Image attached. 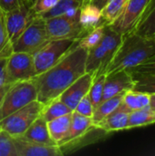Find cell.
I'll return each instance as SVG.
<instances>
[{
  "instance_id": "1",
  "label": "cell",
  "mask_w": 155,
  "mask_h": 156,
  "mask_svg": "<svg viewBox=\"0 0 155 156\" xmlns=\"http://www.w3.org/2000/svg\"><path fill=\"white\" fill-rule=\"evenodd\" d=\"M88 49L79 44L43 73L34 77L37 101L44 105L57 99L71 83L86 72Z\"/></svg>"
},
{
  "instance_id": "9",
  "label": "cell",
  "mask_w": 155,
  "mask_h": 156,
  "mask_svg": "<svg viewBox=\"0 0 155 156\" xmlns=\"http://www.w3.org/2000/svg\"><path fill=\"white\" fill-rule=\"evenodd\" d=\"M6 77L10 85L36 77L33 56L26 52L13 51L6 59Z\"/></svg>"
},
{
  "instance_id": "13",
  "label": "cell",
  "mask_w": 155,
  "mask_h": 156,
  "mask_svg": "<svg viewBox=\"0 0 155 156\" xmlns=\"http://www.w3.org/2000/svg\"><path fill=\"white\" fill-rule=\"evenodd\" d=\"M134 88V80L130 70L122 69L106 74L102 101Z\"/></svg>"
},
{
  "instance_id": "17",
  "label": "cell",
  "mask_w": 155,
  "mask_h": 156,
  "mask_svg": "<svg viewBox=\"0 0 155 156\" xmlns=\"http://www.w3.org/2000/svg\"><path fill=\"white\" fill-rule=\"evenodd\" d=\"M18 138L47 145H58L50 138L47 122L41 115L37 120H35L33 123L27 128V130Z\"/></svg>"
},
{
  "instance_id": "12",
  "label": "cell",
  "mask_w": 155,
  "mask_h": 156,
  "mask_svg": "<svg viewBox=\"0 0 155 156\" xmlns=\"http://www.w3.org/2000/svg\"><path fill=\"white\" fill-rule=\"evenodd\" d=\"M94 76L93 72H85L58 97V100L73 112L79 101L89 93Z\"/></svg>"
},
{
  "instance_id": "24",
  "label": "cell",
  "mask_w": 155,
  "mask_h": 156,
  "mask_svg": "<svg viewBox=\"0 0 155 156\" xmlns=\"http://www.w3.org/2000/svg\"><path fill=\"white\" fill-rule=\"evenodd\" d=\"M153 123H155V112L151 110L150 107H146L130 112L127 129L147 126Z\"/></svg>"
},
{
  "instance_id": "27",
  "label": "cell",
  "mask_w": 155,
  "mask_h": 156,
  "mask_svg": "<svg viewBox=\"0 0 155 156\" xmlns=\"http://www.w3.org/2000/svg\"><path fill=\"white\" fill-rule=\"evenodd\" d=\"M75 6L81 7L80 0H58L54 7H52L47 13L41 15L40 16L43 17L44 19H48V18H51V17H55V16H64L67 14V12L69 9H71Z\"/></svg>"
},
{
  "instance_id": "20",
  "label": "cell",
  "mask_w": 155,
  "mask_h": 156,
  "mask_svg": "<svg viewBox=\"0 0 155 156\" xmlns=\"http://www.w3.org/2000/svg\"><path fill=\"white\" fill-rule=\"evenodd\" d=\"M125 92H122V93L117 94L111 98H109L107 100L102 101L94 109V112H93V115L91 117L93 126L97 122H99L100 120H102L103 118H105L106 116H108L109 114H111V112H113L115 110H117L119 108V106L122 102L123 96H124Z\"/></svg>"
},
{
  "instance_id": "11",
  "label": "cell",
  "mask_w": 155,
  "mask_h": 156,
  "mask_svg": "<svg viewBox=\"0 0 155 156\" xmlns=\"http://www.w3.org/2000/svg\"><path fill=\"white\" fill-rule=\"evenodd\" d=\"M31 4L25 1L17 7L5 13L6 30L12 45L36 16L31 11Z\"/></svg>"
},
{
  "instance_id": "4",
  "label": "cell",
  "mask_w": 155,
  "mask_h": 156,
  "mask_svg": "<svg viewBox=\"0 0 155 156\" xmlns=\"http://www.w3.org/2000/svg\"><path fill=\"white\" fill-rule=\"evenodd\" d=\"M36 100L37 92L32 80L11 84L0 101V122Z\"/></svg>"
},
{
  "instance_id": "2",
  "label": "cell",
  "mask_w": 155,
  "mask_h": 156,
  "mask_svg": "<svg viewBox=\"0 0 155 156\" xmlns=\"http://www.w3.org/2000/svg\"><path fill=\"white\" fill-rule=\"evenodd\" d=\"M155 55V39L145 37L134 31L122 35V42L104 74L130 70Z\"/></svg>"
},
{
  "instance_id": "39",
  "label": "cell",
  "mask_w": 155,
  "mask_h": 156,
  "mask_svg": "<svg viewBox=\"0 0 155 156\" xmlns=\"http://www.w3.org/2000/svg\"><path fill=\"white\" fill-rule=\"evenodd\" d=\"M80 3H81V6H83L87 4H90V0H80Z\"/></svg>"
},
{
  "instance_id": "10",
  "label": "cell",
  "mask_w": 155,
  "mask_h": 156,
  "mask_svg": "<svg viewBox=\"0 0 155 156\" xmlns=\"http://www.w3.org/2000/svg\"><path fill=\"white\" fill-rule=\"evenodd\" d=\"M153 0H129L122 15L110 27L122 35L132 32Z\"/></svg>"
},
{
  "instance_id": "29",
  "label": "cell",
  "mask_w": 155,
  "mask_h": 156,
  "mask_svg": "<svg viewBox=\"0 0 155 156\" xmlns=\"http://www.w3.org/2000/svg\"><path fill=\"white\" fill-rule=\"evenodd\" d=\"M106 74H101L99 76H94L92 84L89 90L88 96L94 107V109L101 102L103 96V88L105 82Z\"/></svg>"
},
{
  "instance_id": "40",
  "label": "cell",
  "mask_w": 155,
  "mask_h": 156,
  "mask_svg": "<svg viewBox=\"0 0 155 156\" xmlns=\"http://www.w3.org/2000/svg\"><path fill=\"white\" fill-rule=\"evenodd\" d=\"M153 38H154V39H155V35H154V36H153Z\"/></svg>"
},
{
  "instance_id": "5",
  "label": "cell",
  "mask_w": 155,
  "mask_h": 156,
  "mask_svg": "<svg viewBox=\"0 0 155 156\" xmlns=\"http://www.w3.org/2000/svg\"><path fill=\"white\" fill-rule=\"evenodd\" d=\"M79 39H57L48 41L32 55L36 76L54 66L70 49L75 48L79 44Z\"/></svg>"
},
{
  "instance_id": "7",
  "label": "cell",
  "mask_w": 155,
  "mask_h": 156,
  "mask_svg": "<svg viewBox=\"0 0 155 156\" xmlns=\"http://www.w3.org/2000/svg\"><path fill=\"white\" fill-rule=\"evenodd\" d=\"M48 41L46 21L40 16H36L12 45V48L13 51L26 52L33 55Z\"/></svg>"
},
{
  "instance_id": "6",
  "label": "cell",
  "mask_w": 155,
  "mask_h": 156,
  "mask_svg": "<svg viewBox=\"0 0 155 156\" xmlns=\"http://www.w3.org/2000/svg\"><path fill=\"white\" fill-rule=\"evenodd\" d=\"M44 106L37 100L29 102L1 121L0 130L6 132L14 138L20 137L33 122L41 115Z\"/></svg>"
},
{
  "instance_id": "16",
  "label": "cell",
  "mask_w": 155,
  "mask_h": 156,
  "mask_svg": "<svg viewBox=\"0 0 155 156\" xmlns=\"http://www.w3.org/2000/svg\"><path fill=\"white\" fill-rule=\"evenodd\" d=\"M91 128H93L91 118L79 115L73 112L69 133L65 138V140L59 144V146L62 147L68 144L74 143L76 141L80 140L90 131Z\"/></svg>"
},
{
  "instance_id": "37",
  "label": "cell",
  "mask_w": 155,
  "mask_h": 156,
  "mask_svg": "<svg viewBox=\"0 0 155 156\" xmlns=\"http://www.w3.org/2000/svg\"><path fill=\"white\" fill-rule=\"evenodd\" d=\"M107 1L108 0H90V4H92V5H96L97 7H99L100 9H101Z\"/></svg>"
},
{
  "instance_id": "15",
  "label": "cell",
  "mask_w": 155,
  "mask_h": 156,
  "mask_svg": "<svg viewBox=\"0 0 155 156\" xmlns=\"http://www.w3.org/2000/svg\"><path fill=\"white\" fill-rule=\"evenodd\" d=\"M129 114L130 112L123 107L122 104H121L117 110L100 120L93 127L97 128L98 130H101L106 133L126 130L128 127Z\"/></svg>"
},
{
  "instance_id": "22",
  "label": "cell",
  "mask_w": 155,
  "mask_h": 156,
  "mask_svg": "<svg viewBox=\"0 0 155 156\" xmlns=\"http://www.w3.org/2000/svg\"><path fill=\"white\" fill-rule=\"evenodd\" d=\"M149 102L150 94L135 90H130L124 93L122 104L131 112L149 107Z\"/></svg>"
},
{
  "instance_id": "26",
  "label": "cell",
  "mask_w": 155,
  "mask_h": 156,
  "mask_svg": "<svg viewBox=\"0 0 155 156\" xmlns=\"http://www.w3.org/2000/svg\"><path fill=\"white\" fill-rule=\"evenodd\" d=\"M134 80L133 90L145 92L148 94L155 93V73L154 74H141L131 72Z\"/></svg>"
},
{
  "instance_id": "8",
  "label": "cell",
  "mask_w": 155,
  "mask_h": 156,
  "mask_svg": "<svg viewBox=\"0 0 155 156\" xmlns=\"http://www.w3.org/2000/svg\"><path fill=\"white\" fill-rule=\"evenodd\" d=\"M48 39H81L87 33L79 22V16H59L45 19Z\"/></svg>"
},
{
  "instance_id": "30",
  "label": "cell",
  "mask_w": 155,
  "mask_h": 156,
  "mask_svg": "<svg viewBox=\"0 0 155 156\" xmlns=\"http://www.w3.org/2000/svg\"><path fill=\"white\" fill-rule=\"evenodd\" d=\"M12 52L13 48L6 30L5 12L0 8V58H8Z\"/></svg>"
},
{
  "instance_id": "21",
  "label": "cell",
  "mask_w": 155,
  "mask_h": 156,
  "mask_svg": "<svg viewBox=\"0 0 155 156\" xmlns=\"http://www.w3.org/2000/svg\"><path fill=\"white\" fill-rule=\"evenodd\" d=\"M133 31L145 37H153L155 35V0L151 2Z\"/></svg>"
},
{
  "instance_id": "25",
  "label": "cell",
  "mask_w": 155,
  "mask_h": 156,
  "mask_svg": "<svg viewBox=\"0 0 155 156\" xmlns=\"http://www.w3.org/2000/svg\"><path fill=\"white\" fill-rule=\"evenodd\" d=\"M70 112H72V111L60 100H58V98H57L44 106L41 116L48 122Z\"/></svg>"
},
{
  "instance_id": "31",
  "label": "cell",
  "mask_w": 155,
  "mask_h": 156,
  "mask_svg": "<svg viewBox=\"0 0 155 156\" xmlns=\"http://www.w3.org/2000/svg\"><path fill=\"white\" fill-rule=\"evenodd\" d=\"M0 156H17L14 137L0 130Z\"/></svg>"
},
{
  "instance_id": "19",
  "label": "cell",
  "mask_w": 155,
  "mask_h": 156,
  "mask_svg": "<svg viewBox=\"0 0 155 156\" xmlns=\"http://www.w3.org/2000/svg\"><path fill=\"white\" fill-rule=\"evenodd\" d=\"M79 22L81 27L88 32L100 25L105 24L101 17L100 9L92 4H87L80 7Z\"/></svg>"
},
{
  "instance_id": "18",
  "label": "cell",
  "mask_w": 155,
  "mask_h": 156,
  "mask_svg": "<svg viewBox=\"0 0 155 156\" xmlns=\"http://www.w3.org/2000/svg\"><path fill=\"white\" fill-rule=\"evenodd\" d=\"M72 112L65 114L63 116H60L47 122L49 136L52 139V141L58 145H59L65 140L69 133Z\"/></svg>"
},
{
  "instance_id": "38",
  "label": "cell",
  "mask_w": 155,
  "mask_h": 156,
  "mask_svg": "<svg viewBox=\"0 0 155 156\" xmlns=\"http://www.w3.org/2000/svg\"><path fill=\"white\" fill-rule=\"evenodd\" d=\"M149 107L151 110L155 112V93L150 94V102H149Z\"/></svg>"
},
{
  "instance_id": "3",
  "label": "cell",
  "mask_w": 155,
  "mask_h": 156,
  "mask_svg": "<svg viewBox=\"0 0 155 156\" xmlns=\"http://www.w3.org/2000/svg\"><path fill=\"white\" fill-rule=\"evenodd\" d=\"M122 39V35L110 26H105L104 35L100 42L89 49L86 60V72H93L95 76L105 73L106 68L113 58Z\"/></svg>"
},
{
  "instance_id": "36",
  "label": "cell",
  "mask_w": 155,
  "mask_h": 156,
  "mask_svg": "<svg viewBox=\"0 0 155 156\" xmlns=\"http://www.w3.org/2000/svg\"><path fill=\"white\" fill-rule=\"evenodd\" d=\"M25 1L26 0H0V8L5 13L17 7Z\"/></svg>"
},
{
  "instance_id": "33",
  "label": "cell",
  "mask_w": 155,
  "mask_h": 156,
  "mask_svg": "<svg viewBox=\"0 0 155 156\" xmlns=\"http://www.w3.org/2000/svg\"><path fill=\"white\" fill-rule=\"evenodd\" d=\"M73 112L79 115L85 116V117H90V118L92 117L93 112H94V107H93L88 94L79 101V102L77 104V106Z\"/></svg>"
},
{
  "instance_id": "32",
  "label": "cell",
  "mask_w": 155,
  "mask_h": 156,
  "mask_svg": "<svg viewBox=\"0 0 155 156\" xmlns=\"http://www.w3.org/2000/svg\"><path fill=\"white\" fill-rule=\"evenodd\" d=\"M58 1V0H34L30 8L35 16H41L54 7Z\"/></svg>"
},
{
  "instance_id": "28",
  "label": "cell",
  "mask_w": 155,
  "mask_h": 156,
  "mask_svg": "<svg viewBox=\"0 0 155 156\" xmlns=\"http://www.w3.org/2000/svg\"><path fill=\"white\" fill-rule=\"evenodd\" d=\"M105 24L100 25L98 27H96L95 28L91 29L90 32H88L81 39H79V46L81 48H84L86 49H90L92 48H94L95 46H97L103 35H104V29H105Z\"/></svg>"
},
{
  "instance_id": "23",
  "label": "cell",
  "mask_w": 155,
  "mask_h": 156,
  "mask_svg": "<svg viewBox=\"0 0 155 156\" xmlns=\"http://www.w3.org/2000/svg\"><path fill=\"white\" fill-rule=\"evenodd\" d=\"M129 0H108L100 9L101 17L105 25H111L123 12Z\"/></svg>"
},
{
  "instance_id": "35",
  "label": "cell",
  "mask_w": 155,
  "mask_h": 156,
  "mask_svg": "<svg viewBox=\"0 0 155 156\" xmlns=\"http://www.w3.org/2000/svg\"><path fill=\"white\" fill-rule=\"evenodd\" d=\"M6 59L7 58H0V101L10 86L6 77Z\"/></svg>"
},
{
  "instance_id": "34",
  "label": "cell",
  "mask_w": 155,
  "mask_h": 156,
  "mask_svg": "<svg viewBox=\"0 0 155 156\" xmlns=\"http://www.w3.org/2000/svg\"><path fill=\"white\" fill-rule=\"evenodd\" d=\"M132 73H141V74H154L155 73V55L140 64L139 66L130 69Z\"/></svg>"
},
{
  "instance_id": "14",
  "label": "cell",
  "mask_w": 155,
  "mask_h": 156,
  "mask_svg": "<svg viewBox=\"0 0 155 156\" xmlns=\"http://www.w3.org/2000/svg\"><path fill=\"white\" fill-rule=\"evenodd\" d=\"M17 156H61L64 154L59 145H47L14 138Z\"/></svg>"
}]
</instances>
